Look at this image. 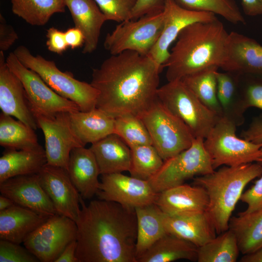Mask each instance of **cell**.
<instances>
[{"label":"cell","mask_w":262,"mask_h":262,"mask_svg":"<svg viewBox=\"0 0 262 262\" xmlns=\"http://www.w3.org/2000/svg\"><path fill=\"white\" fill-rule=\"evenodd\" d=\"M162 69L149 55L129 50L111 55L92 71L96 108L114 117L138 116L156 99Z\"/></svg>","instance_id":"1"},{"label":"cell","mask_w":262,"mask_h":262,"mask_svg":"<svg viewBox=\"0 0 262 262\" xmlns=\"http://www.w3.org/2000/svg\"><path fill=\"white\" fill-rule=\"evenodd\" d=\"M75 221L79 262H136L137 218L134 209L94 200L87 205L81 196Z\"/></svg>","instance_id":"2"},{"label":"cell","mask_w":262,"mask_h":262,"mask_svg":"<svg viewBox=\"0 0 262 262\" xmlns=\"http://www.w3.org/2000/svg\"><path fill=\"white\" fill-rule=\"evenodd\" d=\"M229 36L217 18L185 27L163 66L167 81L181 80L212 66L221 68L226 58Z\"/></svg>","instance_id":"3"},{"label":"cell","mask_w":262,"mask_h":262,"mask_svg":"<svg viewBox=\"0 0 262 262\" xmlns=\"http://www.w3.org/2000/svg\"><path fill=\"white\" fill-rule=\"evenodd\" d=\"M262 175V164L248 163L224 166L217 171L193 178L194 185L202 187L209 197L206 211L217 234L229 229V222L243 191L251 180Z\"/></svg>","instance_id":"4"},{"label":"cell","mask_w":262,"mask_h":262,"mask_svg":"<svg viewBox=\"0 0 262 262\" xmlns=\"http://www.w3.org/2000/svg\"><path fill=\"white\" fill-rule=\"evenodd\" d=\"M13 52L23 66L36 73L58 94L76 103L81 111L96 108L98 93L91 83L75 79L70 72L62 71L53 61L33 55L24 46L17 47Z\"/></svg>","instance_id":"5"},{"label":"cell","mask_w":262,"mask_h":262,"mask_svg":"<svg viewBox=\"0 0 262 262\" xmlns=\"http://www.w3.org/2000/svg\"><path fill=\"white\" fill-rule=\"evenodd\" d=\"M157 97L187 126L195 138L204 139L221 117L205 106L181 80L159 87Z\"/></svg>","instance_id":"6"},{"label":"cell","mask_w":262,"mask_h":262,"mask_svg":"<svg viewBox=\"0 0 262 262\" xmlns=\"http://www.w3.org/2000/svg\"><path fill=\"white\" fill-rule=\"evenodd\" d=\"M138 116L150 134L152 145L164 161L189 148L195 139L187 126L157 97Z\"/></svg>","instance_id":"7"},{"label":"cell","mask_w":262,"mask_h":262,"mask_svg":"<svg viewBox=\"0 0 262 262\" xmlns=\"http://www.w3.org/2000/svg\"><path fill=\"white\" fill-rule=\"evenodd\" d=\"M237 126L221 117L204 140V146L215 170L221 166H236L257 162L262 143L239 138Z\"/></svg>","instance_id":"8"},{"label":"cell","mask_w":262,"mask_h":262,"mask_svg":"<svg viewBox=\"0 0 262 262\" xmlns=\"http://www.w3.org/2000/svg\"><path fill=\"white\" fill-rule=\"evenodd\" d=\"M164 23L163 11L120 22L106 35L104 47L111 55L129 50L148 55L161 35Z\"/></svg>","instance_id":"9"},{"label":"cell","mask_w":262,"mask_h":262,"mask_svg":"<svg viewBox=\"0 0 262 262\" xmlns=\"http://www.w3.org/2000/svg\"><path fill=\"white\" fill-rule=\"evenodd\" d=\"M204 140L195 138L189 148L164 161L161 169L148 180L156 192L159 193L182 184L189 179L215 170L204 147Z\"/></svg>","instance_id":"10"},{"label":"cell","mask_w":262,"mask_h":262,"mask_svg":"<svg viewBox=\"0 0 262 262\" xmlns=\"http://www.w3.org/2000/svg\"><path fill=\"white\" fill-rule=\"evenodd\" d=\"M6 62L22 82L34 115L52 116L61 112L80 111L76 103L58 94L36 73L23 66L14 52L9 54Z\"/></svg>","instance_id":"11"},{"label":"cell","mask_w":262,"mask_h":262,"mask_svg":"<svg viewBox=\"0 0 262 262\" xmlns=\"http://www.w3.org/2000/svg\"><path fill=\"white\" fill-rule=\"evenodd\" d=\"M75 221L56 213L32 232L23 244L41 262H55L66 246L76 240Z\"/></svg>","instance_id":"12"},{"label":"cell","mask_w":262,"mask_h":262,"mask_svg":"<svg viewBox=\"0 0 262 262\" xmlns=\"http://www.w3.org/2000/svg\"><path fill=\"white\" fill-rule=\"evenodd\" d=\"M69 113L61 112L52 116L34 115L38 128L44 135L47 164L66 170L71 151L76 147H85L73 131Z\"/></svg>","instance_id":"13"},{"label":"cell","mask_w":262,"mask_h":262,"mask_svg":"<svg viewBox=\"0 0 262 262\" xmlns=\"http://www.w3.org/2000/svg\"><path fill=\"white\" fill-rule=\"evenodd\" d=\"M158 194L148 180L115 173L101 175L97 195L99 199L135 209L155 203Z\"/></svg>","instance_id":"14"},{"label":"cell","mask_w":262,"mask_h":262,"mask_svg":"<svg viewBox=\"0 0 262 262\" xmlns=\"http://www.w3.org/2000/svg\"><path fill=\"white\" fill-rule=\"evenodd\" d=\"M164 23L161 35L148 55L160 66L168 58L169 47L180 32L188 25L196 22L212 20L216 15L206 12L185 9L175 0H164Z\"/></svg>","instance_id":"15"},{"label":"cell","mask_w":262,"mask_h":262,"mask_svg":"<svg viewBox=\"0 0 262 262\" xmlns=\"http://www.w3.org/2000/svg\"><path fill=\"white\" fill-rule=\"evenodd\" d=\"M38 175L41 184L57 213L76 221L81 211V195L71 181L67 170L46 163Z\"/></svg>","instance_id":"16"},{"label":"cell","mask_w":262,"mask_h":262,"mask_svg":"<svg viewBox=\"0 0 262 262\" xmlns=\"http://www.w3.org/2000/svg\"><path fill=\"white\" fill-rule=\"evenodd\" d=\"M0 192L16 204L43 215L50 217L57 213L41 184L38 173L9 178L0 183Z\"/></svg>","instance_id":"17"},{"label":"cell","mask_w":262,"mask_h":262,"mask_svg":"<svg viewBox=\"0 0 262 262\" xmlns=\"http://www.w3.org/2000/svg\"><path fill=\"white\" fill-rule=\"evenodd\" d=\"M0 108L2 113L16 117L34 130L38 128L23 85L9 68L2 51H0Z\"/></svg>","instance_id":"18"},{"label":"cell","mask_w":262,"mask_h":262,"mask_svg":"<svg viewBox=\"0 0 262 262\" xmlns=\"http://www.w3.org/2000/svg\"><path fill=\"white\" fill-rule=\"evenodd\" d=\"M221 69L239 74L262 76V46L251 38L230 32Z\"/></svg>","instance_id":"19"},{"label":"cell","mask_w":262,"mask_h":262,"mask_svg":"<svg viewBox=\"0 0 262 262\" xmlns=\"http://www.w3.org/2000/svg\"><path fill=\"white\" fill-rule=\"evenodd\" d=\"M167 233L187 241L199 247L213 239L216 233L206 212L174 215L164 214Z\"/></svg>","instance_id":"20"},{"label":"cell","mask_w":262,"mask_h":262,"mask_svg":"<svg viewBox=\"0 0 262 262\" xmlns=\"http://www.w3.org/2000/svg\"><path fill=\"white\" fill-rule=\"evenodd\" d=\"M155 203L167 215L206 212L209 197L202 187L183 183L159 193Z\"/></svg>","instance_id":"21"},{"label":"cell","mask_w":262,"mask_h":262,"mask_svg":"<svg viewBox=\"0 0 262 262\" xmlns=\"http://www.w3.org/2000/svg\"><path fill=\"white\" fill-rule=\"evenodd\" d=\"M75 27L84 36L82 52L91 53L97 48L100 31L107 19L94 0H64Z\"/></svg>","instance_id":"22"},{"label":"cell","mask_w":262,"mask_h":262,"mask_svg":"<svg viewBox=\"0 0 262 262\" xmlns=\"http://www.w3.org/2000/svg\"><path fill=\"white\" fill-rule=\"evenodd\" d=\"M67 172L70 179L84 199H90L97 195L99 188L100 174L95 157L84 147L74 148L71 152Z\"/></svg>","instance_id":"23"},{"label":"cell","mask_w":262,"mask_h":262,"mask_svg":"<svg viewBox=\"0 0 262 262\" xmlns=\"http://www.w3.org/2000/svg\"><path fill=\"white\" fill-rule=\"evenodd\" d=\"M49 217L15 204L0 211V239L21 244Z\"/></svg>","instance_id":"24"},{"label":"cell","mask_w":262,"mask_h":262,"mask_svg":"<svg viewBox=\"0 0 262 262\" xmlns=\"http://www.w3.org/2000/svg\"><path fill=\"white\" fill-rule=\"evenodd\" d=\"M89 148L97 160L100 175L129 171L130 147L116 134L92 144Z\"/></svg>","instance_id":"25"},{"label":"cell","mask_w":262,"mask_h":262,"mask_svg":"<svg viewBox=\"0 0 262 262\" xmlns=\"http://www.w3.org/2000/svg\"><path fill=\"white\" fill-rule=\"evenodd\" d=\"M69 116L73 131L84 146L114 132L115 117L97 108L70 113Z\"/></svg>","instance_id":"26"},{"label":"cell","mask_w":262,"mask_h":262,"mask_svg":"<svg viewBox=\"0 0 262 262\" xmlns=\"http://www.w3.org/2000/svg\"><path fill=\"white\" fill-rule=\"evenodd\" d=\"M46 163L41 146L30 149H5L0 158V183L16 176L38 174Z\"/></svg>","instance_id":"27"},{"label":"cell","mask_w":262,"mask_h":262,"mask_svg":"<svg viewBox=\"0 0 262 262\" xmlns=\"http://www.w3.org/2000/svg\"><path fill=\"white\" fill-rule=\"evenodd\" d=\"M217 94L222 109V117L237 127L243 125L245 120L246 109L239 88V74L225 71L216 73Z\"/></svg>","instance_id":"28"},{"label":"cell","mask_w":262,"mask_h":262,"mask_svg":"<svg viewBox=\"0 0 262 262\" xmlns=\"http://www.w3.org/2000/svg\"><path fill=\"white\" fill-rule=\"evenodd\" d=\"M135 210L137 225V262L140 256L167 232L164 223L165 213L155 203L137 207Z\"/></svg>","instance_id":"29"},{"label":"cell","mask_w":262,"mask_h":262,"mask_svg":"<svg viewBox=\"0 0 262 262\" xmlns=\"http://www.w3.org/2000/svg\"><path fill=\"white\" fill-rule=\"evenodd\" d=\"M198 247L166 233L137 259V262H171L184 259L197 261Z\"/></svg>","instance_id":"30"},{"label":"cell","mask_w":262,"mask_h":262,"mask_svg":"<svg viewBox=\"0 0 262 262\" xmlns=\"http://www.w3.org/2000/svg\"><path fill=\"white\" fill-rule=\"evenodd\" d=\"M229 229L235 234L242 254L256 251L262 247V211L231 217Z\"/></svg>","instance_id":"31"},{"label":"cell","mask_w":262,"mask_h":262,"mask_svg":"<svg viewBox=\"0 0 262 262\" xmlns=\"http://www.w3.org/2000/svg\"><path fill=\"white\" fill-rule=\"evenodd\" d=\"M1 113L0 145L5 149H30L40 145L34 130L19 120Z\"/></svg>","instance_id":"32"},{"label":"cell","mask_w":262,"mask_h":262,"mask_svg":"<svg viewBox=\"0 0 262 262\" xmlns=\"http://www.w3.org/2000/svg\"><path fill=\"white\" fill-rule=\"evenodd\" d=\"M13 13L33 26H43L55 14L65 12L64 0H10Z\"/></svg>","instance_id":"33"},{"label":"cell","mask_w":262,"mask_h":262,"mask_svg":"<svg viewBox=\"0 0 262 262\" xmlns=\"http://www.w3.org/2000/svg\"><path fill=\"white\" fill-rule=\"evenodd\" d=\"M219 68L210 67L186 76L181 80L208 109L222 117L217 94L216 73Z\"/></svg>","instance_id":"34"},{"label":"cell","mask_w":262,"mask_h":262,"mask_svg":"<svg viewBox=\"0 0 262 262\" xmlns=\"http://www.w3.org/2000/svg\"><path fill=\"white\" fill-rule=\"evenodd\" d=\"M198 248V262H235L240 252L234 232L229 229Z\"/></svg>","instance_id":"35"},{"label":"cell","mask_w":262,"mask_h":262,"mask_svg":"<svg viewBox=\"0 0 262 262\" xmlns=\"http://www.w3.org/2000/svg\"><path fill=\"white\" fill-rule=\"evenodd\" d=\"M131 176L149 180L161 169L164 161L152 145H139L130 147Z\"/></svg>","instance_id":"36"},{"label":"cell","mask_w":262,"mask_h":262,"mask_svg":"<svg viewBox=\"0 0 262 262\" xmlns=\"http://www.w3.org/2000/svg\"><path fill=\"white\" fill-rule=\"evenodd\" d=\"M181 7L193 11L206 12L221 16L234 24H246L235 0H175Z\"/></svg>","instance_id":"37"},{"label":"cell","mask_w":262,"mask_h":262,"mask_svg":"<svg viewBox=\"0 0 262 262\" xmlns=\"http://www.w3.org/2000/svg\"><path fill=\"white\" fill-rule=\"evenodd\" d=\"M114 133L130 147L152 145L146 126L138 116L133 114H125L115 117Z\"/></svg>","instance_id":"38"},{"label":"cell","mask_w":262,"mask_h":262,"mask_svg":"<svg viewBox=\"0 0 262 262\" xmlns=\"http://www.w3.org/2000/svg\"><path fill=\"white\" fill-rule=\"evenodd\" d=\"M239 88L246 110L255 107L262 110V76L239 74Z\"/></svg>","instance_id":"39"},{"label":"cell","mask_w":262,"mask_h":262,"mask_svg":"<svg viewBox=\"0 0 262 262\" xmlns=\"http://www.w3.org/2000/svg\"><path fill=\"white\" fill-rule=\"evenodd\" d=\"M107 20L122 22L130 19L138 0H94Z\"/></svg>","instance_id":"40"},{"label":"cell","mask_w":262,"mask_h":262,"mask_svg":"<svg viewBox=\"0 0 262 262\" xmlns=\"http://www.w3.org/2000/svg\"><path fill=\"white\" fill-rule=\"evenodd\" d=\"M25 246L11 241L0 240V262H38Z\"/></svg>","instance_id":"41"},{"label":"cell","mask_w":262,"mask_h":262,"mask_svg":"<svg viewBox=\"0 0 262 262\" xmlns=\"http://www.w3.org/2000/svg\"><path fill=\"white\" fill-rule=\"evenodd\" d=\"M240 200L247 205V208L238 214L262 211V175L250 188L243 193Z\"/></svg>","instance_id":"42"},{"label":"cell","mask_w":262,"mask_h":262,"mask_svg":"<svg viewBox=\"0 0 262 262\" xmlns=\"http://www.w3.org/2000/svg\"><path fill=\"white\" fill-rule=\"evenodd\" d=\"M164 6V0H138L130 19H136L146 15L162 12Z\"/></svg>","instance_id":"43"},{"label":"cell","mask_w":262,"mask_h":262,"mask_svg":"<svg viewBox=\"0 0 262 262\" xmlns=\"http://www.w3.org/2000/svg\"><path fill=\"white\" fill-rule=\"evenodd\" d=\"M46 46L51 52L61 54L68 47L65 39V32L52 27L47 31Z\"/></svg>","instance_id":"44"},{"label":"cell","mask_w":262,"mask_h":262,"mask_svg":"<svg viewBox=\"0 0 262 262\" xmlns=\"http://www.w3.org/2000/svg\"><path fill=\"white\" fill-rule=\"evenodd\" d=\"M18 34L13 27L7 23L0 14V51L8 50L18 39Z\"/></svg>","instance_id":"45"},{"label":"cell","mask_w":262,"mask_h":262,"mask_svg":"<svg viewBox=\"0 0 262 262\" xmlns=\"http://www.w3.org/2000/svg\"><path fill=\"white\" fill-rule=\"evenodd\" d=\"M241 136L256 144L262 143V115L253 118L248 127L242 131ZM261 151L262 158V147Z\"/></svg>","instance_id":"46"},{"label":"cell","mask_w":262,"mask_h":262,"mask_svg":"<svg viewBox=\"0 0 262 262\" xmlns=\"http://www.w3.org/2000/svg\"><path fill=\"white\" fill-rule=\"evenodd\" d=\"M65 39L68 47L74 49L83 45L84 36L79 29L73 27L65 32Z\"/></svg>","instance_id":"47"},{"label":"cell","mask_w":262,"mask_h":262,"mask_svg":"<svg viewBox=\"0 0 262 262\" xmlns=\"http://www.w3.org/2000/svg\"><path fill=\"white\" fill-rule=\"evenodd\" d=\"M245 14L249 16L262 14V0H241Z\"/></svg>","instance_id":"48"},{"label":"cell","mask_w":262,"mask_h":262,"mask_svg":"<svg viewBox=\"0 0 262 262\" xmlns=\"http://www.w3.org/2000/svg\"><path fill=\"white\" fill-rule=\"evenodd\" d=\"M77 241L69 244L55 262H79L76 256Z\"/></svg>","instance_id":"49"},{"label":"cell","mask_w":262,"mask_h":262,"mask_svg":"<svg viewBox=\"0 0 262 262\" xmlns=\"http://www.w3.org/2000/svg\"><path fill=\"white\" fill-rule=\"evenodd\" d=\"M241 262H262V247L256 251L244 255L241 259Z\"/></svg>","instance_id":"50"},{"label":"cell","mask_w":262,"mask_h":262,"mask_svg":"<svg viewBox=\"0 0 262 262\" xmlns=\"http://www.w3.org/2000/svg\"><path fill=\"white\" fill-rule=\"evenodd\" d=\"M15 204V202L12 200L1 194L0 196V211L6 210Z\"/></svg>","instance_id":"51"},{"label":"cell","mask_w":262,"mask_h":262,"mask_svg":"<svg viewBox=\"0 0 262 262\" xmlns=\"http://www.w3.org/2000/svg\"><path fill=\"white\" fill-rule=\"evenodd\" d=\"M257 162L262 164V158H260L258 160Z\"/></svg>","instance_id":"52"}]
</instances>
